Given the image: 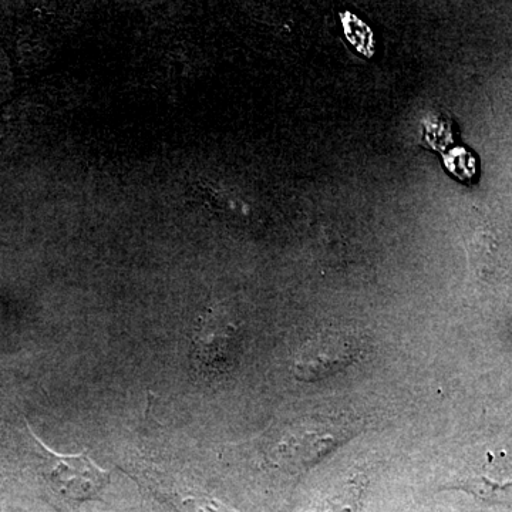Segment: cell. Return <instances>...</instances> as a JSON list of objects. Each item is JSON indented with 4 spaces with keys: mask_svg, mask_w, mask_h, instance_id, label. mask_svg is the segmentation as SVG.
<instances>
[{
    "mask_svg": "<svg viewBox=\"0 0 512 512\" xmlns=\"http://www.w3.org/2000/svg\"><path fill=\"white\" fill-rule=\"evenodd\" d=\"M28 431L36 476L57 500L79 504L97 497L110 484V471L97 466L86 451L56 453L33 433L29 424Z\"/></svg>",
    "mask_w": 512,
    "mask_h": 512,
    "instance_id": "6da1fadb",
    "label": "cell"
},
{
    "mask_svg": "<svg viewBox=\"0 0 512 512\" xmlns=\"http://www.w3.org/2000/svg\"><path fill=\"white\" fill-rule=\"evenodd\" d=\"M360 348L352 336L325 330L308 340L295 360V377L302 382H318L342 372L356 362Z\"/></svg>",
    "mask_w": 512,
    "mask_h": 512,
    "instance_id": "7a4b0ae2",
    "label": "cell"
},
{
    "mask_svg": "<svg viewBox=\"0 0 512 512\" xmlns=\"http://www.w3.org/2000/svg\"><path fill=\"white\" fill-rule=\"evenodd\" d=\"M235 326L220 308L201 316L192 339L191 360L202 372L214 373L234 355Z\"/></svg>",
    "mask_w": 512,
    "mask_h": 512,
    "instance_id": "3957f363",
    "label": "cell"
},
{
    "mask_svg": "<svg viewBox=\"0 0 512 512\" xmlns=\"http://www.w3.org/2000/svg\"><path fill=\"white\" fill-rule=\"evenodd\" d=\"M454 487L490 504H512V461L488 457L483 466L461 474Z\"/></svg>",
    "mask_w": 512,
    "mask_h": 512,
    "instance_id": "277c9868",
    "label": "cell"
},
{
    "mask_svg": "<svg viewBox=\"0 0 512 512\" xmlns=\"http://www.w3.org/2000/svg\"><path fill=\"white\" fill-rule=\"evenodd\" d=\"M363 488L365 485L357 478L350 480L318 501V505L311 512H356Z\"/></svg>",
    "mask_w": 512,
    "mask_h": 512,
    "instance_id": "5b68a950",
    "label": "cell"
}]
</instances>
